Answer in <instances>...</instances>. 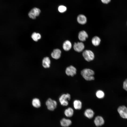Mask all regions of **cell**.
Wrapping results in <instances>:
<instances>
[{
    "mask_svg": "<svg viewBox=\"0 0 127 127\" xmlns=\"http://www.w3.org/2000/svg\"><path fill=\"white\" fill-rule=\"evenodd\" d=\"M74 111L73 109L69 107L66 109L64 111V114L67 117H71L73 115Z\"/></svg>",
    "mask_w": 127,
    "mask_h": 127,
    "instance_id": "obj_19",
    "label": "cell"
},
{
    "mask_svg": "<svg viewBox=\"0 0 127 127\" xmlns=\"http://www.w3.org/2000/svg\"><path fill=\"white\" fill-rule=\"evenodd\" d=\"M94 113L93 111L91 109H87L84 111V114L87 118L91 119L94 116Z\"/></svg>",
    "mask_w": 127,
    "mask_h": 127,
    "instance_id": "obj_15",
    "label": "cell"
},
{
    "mask_svg": "<svg viewBox=\"0 0 127 127\" xmlns=\"http://www.w3.org/2000/svg\"><path fill=\"white\" fill-rule=\"evenodd\" d=\"M67 8L65 6L61 5L59 6L58 8V11L60 13H63L65 12L67 10Z\"/></svg>",
    "mask_w": 127,
    "mask_h": 127,
    "instance_id": "obj_23",
    "label": "cell"
},
{
    "mask_svg": "<svg viewBox=\"0 0 127 127\" xmlns=\"http://www.w3.org/2000/svg\"><path fill=\"white\" fill-rule=\"evenodd\" d=\"M77 20L79 24H84L87 22V18L84 15L80 14L77 16Z\"/></svg>",
    "mask_w": 127,
    "mask_h": 127,
    "instance_id": "obj_11",
    "label": "cell"
},
{
    "mask_svg": "<svg viewBox=\"0 0 127 127\" xmlns=\"http://www.w3.org/2000/svg\"><path fill=\"white\" fill-rule=\"evenodd\" d=\"M94 122L96 126H99L103 125L104 123V121L102 117L98 116L95 118Z\"/></svg>",
    "mask_w": 127,
    "mask_h": 127,
    "instance_id": "obj_9",
    "label": "cell"
},
{
    "mask_svg": "<svg viewBox=\"0 0 127 127\" xmlns=\"http://www.w3.org/2000/svg\"><path fill=\"white\" fill-rule=\"evenodd\" d=\"M65 72L67 76H73L76 74L77 70L74 67L70 65L66 68Z\"/></svg>",
    "mask_w": 127,
    "mask_h": 127,
    "instance_id": "obj_7",
    "label": "cell"
},
{
    "mask_svg": "<svg viewBox=\"0 0 127 127\" xmlns=\"http://www.w3.org/2000/svg\"><path fill=\"white\" fill-rule=\"evenodd\" d=\"M61 52L60 50L58 49H54L52 53L51 56L53 58L58 59H59L61 56Z\"/></svg>",
    "mask_w": 127,
    "mask_h": 127,
    "instance_id": "obj_13",
    "label": "cell"
},
{
    "mask_svg": "<svg viewBox=\"0 0 127 127\" xmlns=\"http://www.w3.org/2000/svg\"><path fill=\"white\" fill-rule=\"evenodd\" d=\"M46 104L48 110L53 111L56 108L57 103L56 101L49 98L46 101Z\"/></svg>",
    "mask_w": 127,
    "mask_h": 127,
    "instance_id": "obj_4",
    "label": "cell"
},
{
    "mask_svg": "<svg viewBox=\"0 0 127 127\" xmlns=\"http://www.w3.org/2000/svg\"><path fill=\"white\" fill-rule=\"evenodd\" d=\"M83 56L85 60L88 62L93 60L95 57L93 52L89 50H85L83 53Z\"/></svg>",
    "mask_w": 127,
    "mask_h": 127,
    "instance_id": "obj_3",
    "label": "cell"
},
{
    "mask_svg": "<svg viewBox=\"0 0 127 127\" xmlns=\"http://www.w3.org/2000/svg\"><path fill=\"white\" fill-rule=\"evenodd\" d=\"M40 12L41 11L40 9L36 7H34L29 12L28 16L30 18L34 19L39 15Z\"/></svg>",
    "mask_w": 127,
    "mask_h": 127,
    "instance_id": "obj_5",
    "label": "cell"
},
{
    "mask_svg": "<svg viewBox=\"0 0 127 127\" xmlns=\"http://www.w3.org/2000/svg\"><path fill=\"white\" fill-rule=\"evenodd\" d=\"M73 105L74 108L76 110H80L82 107V103L79 100H75L73 102Z\"/></svg>",
    "mask_w": 127,
    "mask_h": 127,
    "instance_id": "obj_17",
    "label": "cell"
},
{
    "mask_svg": "<svg viewBox=\"0 0 127 127\" xmlns=\"http://www.w3.org/2000/svg\"><path fill=\"white\" fill-rule=\"evenodd\" d=\"M88 35L87 33L84 31H82L79 33L78 37L80 41H85L88 37Z\"/></svg>",
    "mask_w": 127,
    "mask_h": 127,
    "instance_id": "obj_10",
    "label": "cell"
},
{
    "mask_svg": "<svg viewBox=\"0 0 127 127\" xmlns=\"http://www.w3.org/2000/svg\"><path fill=\"white\" fill-rule=\"evenodd\" d=\"M51 61L48 57H44L42 60V65L43 67L45 68H49L50 66Z\"/></svg>",
    "mask_w": 127,
    "mask_h": 127,
    "instance_id": "obj_14",
    "label": "cell"
},
{
    "mask_svg": "<svg viewBox=\"0 0 127 127\" xmlns=\"http://www.w3.org/2000/svg\"><path fill=\"white\" fill-rule=\"evenodd\" d=\"M95 94L96 97L99 99L103 98L105 96L104 93L101 90L97 91L96 92Z\"/></svg>",
    "mask_w": 127,
    "mask_h": 127,
    "instance_id": "obj_22",
    "label": "cell"
},
{
    "mask_svg": "<svg viewBox=\"0 0 127 127\" xmlns=\"http://www.w3.org/2000/svg\"><path fill=\"white\" fill-rule=\"evenodd\" d=\"M31 37L34 41H37L41 38V36L39 33L34 32L32 34Z\"/></svg>",
    "mask_w": 127,
    "mask_h": 127,
    "instance_id": "obj_21",
    "label": "cell"
},
{
    "mask_svg": "<svg viewBox=\"0 0 127 127\" xmlns=\"http://www.w3.org/2000/svg\"><path fill=\"white\" fill-rule=\"evenodd\" d=\"M72 44L71 42L68 40L65 41L63 45V48L65 51L70 50L71 48Z\"/></svg>",
    "mask_w": 127,
    "mask_h": 127,
    "instance_id": "obj_16",
    "label": "cell"
},
{
    "mask_svg": "<svg viewBox=\"0 0 127 127\" xmlns=\"http://www.w3.org/2000/svg\"><path fill=\"white\" fill-rule=\"evenodd\" d=\"M73 48L76 52H80L82 51L84 48V44L82 42L75 43L74 44Z\"/></svg>",
    "mask_w": 127,
    "mask_h": 127,
    "instance_id": "obj_8",
    "label": "cell"
},
{
    "mask_svg": "<svg viewBox=\"0 0 127 127\" xmlns=\"http://www.w3.org/2000/svg\"><path fill=\"white\" fill-rule=\"evenodd\" d=\"M101 40L98 36H95L91 40L92 44L95 46H97L100 44Z\"/></svg>",
    "mask_w": 127,
    "mask_h": 127,
    "instance_id": "obj_20",
    "label": "cell"
},
{
    "mask_svg": "<svg viewBox=\"0 0 127 127\" xmlns=\"http://www.w3.org/2000/svg\"><path fill=\"white\" fill-rule=\"evenodd\" d=\"M32 104L33 106L36 108H38L41 106L40 101V100L37 98H34L32 99Z\"/></svg>",
    "mask_w": 127,
    "mask_h": 127,
    "instance_id": "obj_18",
    "label": "cell"
},
{
    "mask_svg": "<svg viewBox=\"0 0 127 127\" xmlns=\"http://www.w3.org/2000/svg\"><path fill=\"white\" fill-rule=\"evenodd\" d=\"M61 126L63 127H68L71 124V121L69 119L65 118L62 119L60 121Z\"/></svg>",
    "mask_w": 127,
    "mask_h": 127,
    "instance_id": "obj_12",
    "label": "cell"
},
{
    "mask_svg": "<svg viewBox=\"0 0 127 127\" xmlns=\"http://www.w3.org/2000/svg\"><path fill=\"white\" fill-rule=\"evenodd\" d=\"M123 87L124 90L127 91V79L124 81L123 83Z\"/></svg>",
    "mask_w": 127,
    "mask_h": 127,
    "instance_id": "obj_24",
    "label": "cell"
},
{
    "mask_svg": "<svg viewBox=\"0 0 127 127\" xmlns=\"http://www.w3.org/2000/svg\"><path fill=\"white\" fill-rule=\"evenodd\" d=\"M70 95L68 94H64L60 97L59 100L61 104L64 106H67L68 104V101L71 99Z\"/></svg>",
    "mask_w": 127,
    "mask_h": 127,
    "instance_id": "obj_2",
    "label": "cell"
},
{
    "mask_svg": "<svg viewBox=\"0 0 127 127\" xmlns=\"http://www.w3.org/2000/svg\"><path fill=\"white\" fill-rule=\"evenodd\" d=\"M117 111L120 116L124 119H127V107L124 105L120 106Z\"/></svg>",
    "mask_w": 127,
    "mask_h": 127,
    "instance_id": "obj_6",
    "label": "cell"
},
{
    "mask_svg": "<svg viewBox=\"0 0 127 127\" xmlns=\"http://www.w3.org/2000/svg\"></svg>",
    "mask_w": 127,
    "mask_h": 127,
    "instance_id": "obj_26",
    "label": "cell"
},
{
    "mask_svg": "<svg viewBox=\"0 0 127 127\" xmlns=\"http://www.w3.org/2000/svg\"><path fill=\"white\" fill-rule=\"evenodd\" d=\"M81 74L83 77L87 81L93 80L95 79L94 75L95 74L94 71L89 68H84L81 72Z\"/></svg>",
    "mask_w": 127,
    "mask_h": 127,
    "instance_id": "obj_1",
    "label": "cell"
},
{
    "mask_svg": "<svg viewBox=\"0 0 127 127\" xmlns=\"http://www.w3.org/2000/svg\"><path fill=\"white\" fill-rule=\"evenodd\" d=\"M101 2L103 4H107L111 1V0H100Z\"/></svg>",
    "mask_w": 127,
    "mask_h": 127,
    "instance_id": "obj_25",
    "label": "cell"
}]
</instances>
